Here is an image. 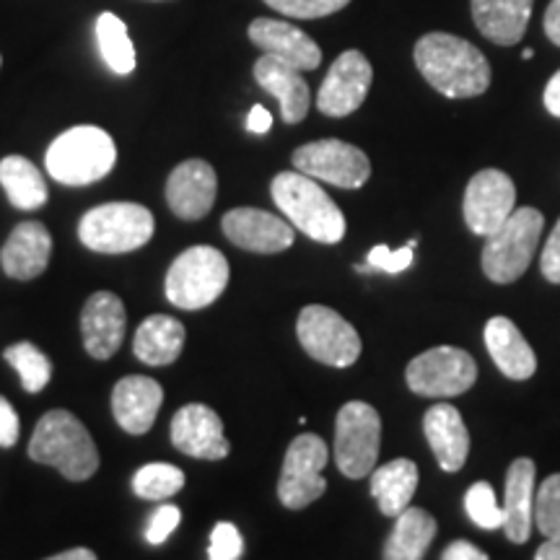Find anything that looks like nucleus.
I'll use <instances>...</instances> for the list:
<instances>
[{
  "label": "nucleus",
  "mask_w": 560,
  "mask_h": 560,
  "mask_svg": "<svg viewBox=\"0 0 560 560\" xmlns=\"http://www.w3.org/2000/svg\"><path fill=\"white\" fill-rule=\"evenodd\" d=\"M416 66L439 94L450 100H472L490 86V62L472 42L446 32H431L418 39Z\"/></svg>",
  "instance_id": "f257e3e1"
},
{
  "label": "nucleus",
  "mask_w": 560,
  "mask_h": 560,
  "mask_svg": "<svg viewBox=\"0 0 560 560\" xmlns=\"http://www.w3.org/2000/svg\"><path fill=\"white\" fill-rule=\"evenodd\" d=\"M272 202L280 213L319 244H338L346 236V215L330 195L322 190L319 179L301 172H280L270 185Z\"/></svg>",
  "instance_id": "f03ea898"
},
{
  "label": "nucleus",
  "mask_w": 560,
  "mask_h": 560,
  "mask_svg": "<svg viewBox=\"0 0 560 560\" xmlns=\"http://www.w3.org/2000/svg\"><path fill=\"white\" fill-rule=\"evenodd\" d=\"M30 457L50 465L66 480L83 482L100 470V452L94 439L73 412L50 410L39 418L30 441Z\"/></svg>",
  "instance_id": "7ed1b4c3"
},
{
  "label": "nucleus",
  "mask_w": 560,
  "mask_h": 560,
  "mask_svg": "<svg viewBox=\"0 0 560 560\" xmlns=\"http://www.w3.org/2000/svg\"><path fill=\"white\" fill-rule=\"evenodd\" d=\"M117 145L107 130L96 125H75L52 140L45 166L55 182L83 187L100 182L115 170Z\"/></svg>",
  "instance_id": "20e7f679"
},
{
  "label": "nucleus",
  "mask_w": 560,
  "mask_h": 560,
  "mask_svg": "<svg viewBox=\"0 0 560 560\" xmlns=\"http://www.w3.org/2000/svg\"><path fill=\"white\" fill-rule=\"evenodd\" d=\"M545 215L537 208H516L501 229L486 236L482 272L493 283H514L527 272L540 244Z\"/></svg>",
  "instance_id": "39448f33"
},
{
  "label": "nucleus",
  "mask_w": 560,
  "mask_h": 560,
  "mask_svg": "<svg viewBox=\"0 0 560 560\" xmlns=\"http://www.w3.org/2000/svg\"><path fill=\"white\" fill-rule=\"evenodd\" d=\"M229 285V260L215 247L185 249L166 272V299L179 310L198 312L221 299Z\"/></svg>",
  "instance_id": "423d86ee"
},
{
  "label": "nucleus",
  "mask_w": 560,
  "mask_h": 560,
  "mask_svg": "<svg viewBox=\"0 0 560 560\" xmlns=\"http://www.w3.org/2000/svg\"><path fill=\"white\" fill-rule=\"evenodd\" d=\"M153 215L138 202H107L91 208L79 223L83 247L102 255H125L151 242Z\"/></svg>",
  "instance_id": "0eeeda50"
},
{
  "label": "nucleus",
  "mask_w": 560,
  "mask_h": 560,
  "mask_svg": "<svg viewBox=\"0 0 560 560\" xmlns=\"http://www.w3.org/2000/svg\"><path fill=\"white\" fill-rule=\"evenodd\" d=\"M382 446V418L366 402H346L335 420V462L350 480L374 472Z\"/></svg>",
  "instance_id": "6e6552de"
},
{
  "label": "nucleus",
  "mask_w": 560,
  "mask_h": 560,
  "mask_svg": "<svg viewBox=\"0 0 560 560\" xmlns=\"http://www.w3.org/2000/svg\"><path fill=\"white\" fill-rule=\"evenodd\" d=\"M408 387L431 400H452L465 395L478 380V363L467 350L439 346L416 355L405 371Z\"/></svg>",
  "instance_id": "1a4fd4ad"
},
{
  "label": "nucleus",
  "mask_w": 560,
  "mask_h": 560,
  "mask_svg": "<svg viewBox=\"0 0 560 560\" xmlns=\"http://www.w3.org/2000/svg\"><path fill=\"white\" fill-rule=\"evenodd\" d=\"M301 348L325 366L348 369L359 361L361 338L355 327L330 306H304L296 322Z\"/></svg>",
  "instance_id": "9d476101"
},
{
  "label": "nucleus",
  "mask_w": 560,
  "mask_h": 560,
  "mask_svg": "<svg viewBox=\"0 0 560 560\" xmlns=\"http://www.w3.org/2000/svg\"><path fill=\"white\" fill-rule=\"evenodd\" d=\"M327 457L330 452L317 433H301L291 441L278 480V499L285 509H306L325 495L327 480L322 470L327 467Z\"/></svg>",
  "instance_id": "9b49d317"
},
{
  "label": "nucleus",
  "mask_w": 560,
  "mask_h": 560,
  "mask_svg": "<svg viewBox=\"0 0 560 560\" xmlns=\"http://www.w3.org/2000/svg\"><path fill=\"white\" fill-rule=\"evenodd\" d=\"M293 170L310 177L340 187V190H359L371 177V161L359 145L338 138L314 140L293 151Z\"/></svg>",
  "instance_id": "f8f14e48"
},
{
  "label": "nucleus",
  "mask_w": 560,
  "mask_h": 560,
  "mask_svg": "<svg viewBox=\"0 0 560 560\" xmlns=\"http://www.w3.org/2000/svg\"><path fill=\"white\" fill-rule=\"evenodd\" d=\"M462 210H465V223L472 234L490 236L516 210L514 182L499 170L478 172L467 185Z\"/></svg>",
  "instance_id": "ddd939ff"
},
{
  "label": "nucleus",
  "mask_w": 560,
  "mask_h": 560,
  "mask_svg": "<svg viewBox=\"0 0 560 560\" xmlns=\"http://www.w3.org/2000/svg\"><path fill=\"white\" fill-rule=\"evenodd\" d=\"M374 68L366 55L359 50H346L330 66V73L322 81L317 94V107L327 117H348L366 102Z\"/></svg>",
  "instance_id": "4468645a"
},
{
  "label": "nucleus",
  "mask_w": 560,
  "mask_h": 560,
  "mask_svg": "<svg viewBox=\"0 0 560 560\" xmlns=\"http://www.w3.org/2000/svg\"><path fill=\"white\" fill-rule=\"evenodd\" d=\"M174 450L192 459L221 462L229 457L231 444L223 436V420L208 405L192 402L174 412L172 418Z\"/></svg>",
  "instance_id": "2eb2a0df"
},
{
  "label": "nucleus",
  "mask_w": 560,
  "mask_h": 560,
  "mask_svg": "<svg viewBox=\"0 0 560 560\" xmlns=\"http://www.w3.org/2000/svg\"><path fill=\"white\" fill-rule=\"evenodd\" d=\"M223 234L240 249L255 255H278L289 249L293 240V223L260 208H234L223 215Z\"/></svg>",
  "instance_id": "dca6fc26"
},
{
  "label": "nucleus",
  "mask_w": 560,
  "mask_h": 560,
  "mask_svg": "<svg viewBox=\"0 0 560 560\" xmlns=\"http://www.w3.org/2000/svg\"><path fill=\"white\" fill-rule=\"evenodd\" d=\"M128 314L120 296L109 291H96L89 296L81 312V335L83 348L91 359L107 361L117 353L125 340Z\"/></svg>",
  "instance_id": "f3484780"
},
{
  "label": "nucleus",
  "mask_w": 560,
  "mask_h": 560,
  "mask_svg": "<svg viewBox=\"0 0 560 560\" xmlns=\"http://www.w3.org/2000/svg\"><path fill=\"white\" fill-rule=\"evenodd\" d=\"M219 179L215 170L202 159L182 161L166 179V202L177 219L198 221L206 219L215 202Z\"/></svg>",
  "instance_id": "a211bd4d"
},
{
  "label": "nucleus",
  "mask_w": 560,
  "mask_h": 560,
  "mask_svg": "<svg viewBox=\"0 0 560 560\" xmlns=\"http://www.w3.org/2000/svg\"><path fill=\"white\" fill-rule=\"evenodd\" d=\"M252 45L260 47L262 55L278 58L299 70H314L322 62V50L310 34L280 19H255L249 24Z\"/></svg>",
  "instance_id": "6ab92c4d"
},
{
  "label": "nucleus",
  "mask_w": 560,
  "mask_h": 560,
  "mask_svg": "<svg viewBox=\"0 0 560 560\" xmlns=\"http://www.w3.org/2000/svg\"><path fill=\"white\" fill-rule=\"evenodd\" d=\"M164 389L151 376H125L112 389V416L122 431L143 436L156 423Z\"/></svg>",
  "instance_id": "aec40b11"
},
{
  "label": "nucleus",
  "mask_w": 560,
  "mask_h": 560,
  "mask_svg": "<svg viewBox=\"0 0 560 560\" xmlns=\"http://www.w3.org/2000/svg\"><path fill=\"white\" fill-rule=\"evenodd\" d=\"M52 255V236L45 223L24 221L11 231L0 252L3 272L13 280H34L47 270Z\"/></svg>",
  "instance_id": "412c9836"
},
{
  "label": "nucleus",
  "mask_w": 560,
  "mask_h": 560,
  "mask_svg": "<svg viewBox=\"0 0 560 560\" xmlns=\"http://www.w3.org/2000/svg\"><path fill=\"white\" fill-rule=\"evenodd\" d=\"M304 70L289 66V62L270 58V55H262L260 60L255 62V81L268 91L270 96H276L280 104V115H283V122L299 125L310 115L312 107V94L310 83L304 81Z\"/></svg>",
  "instance_id": "4be33fe9"
},
{
  "label": "nucleus",
  "mask_w": 560,
  "mask_h": 560,
  "mask_svg": "<svg viewBox=\"0 0 560 560\" xmlns=\"http://www.w3.org/2000/svg\"><path fill=\"white\" fill-rule=\"evenodd\" d=\"M535 462L520 457L511 462L503 495V532L511 542L524 545L535 527Z\"/></svg>",
  "instance_id": "5701e85b"
},
{
  "label": "nucleus",
  "mask_w": 560,
  "mask_h": 560,
  "mask_svg": "<svg viewBox=\"0 0 560 560\" xmlns=\"http://www.w3.org/2000/svg\"><path fill=\"white\" fill-rule=\"evenodd\" d=\"M423 431L441 470L459 472L470 454V433L462 412L454 405H433L423 418Z\"/></svg>",
  "instance_id": "b1692460"
},
{
  "label": "nucleus",
  "mask_w": 560,
  "mask_h": 560,
  "mask_svg": "<svg viewBox=\"0 0 560 560\" xmlns=\"http://www.w3.org/2000/svg\"><path fill=\"white\" fill-rule=\"evenodd\" d=\"M486 348L503 376L514 382L529 380L537 371V355L520 327L509 317H490L486 322Z\"/></svg>",
  "instance_id": "393cba45"
},
{
  "label": "nucleus",
  "mask_w": 560,
  "mask_h": 560,
  "mask_svg": "<svg viewBox=\"0 0 560 560\" xmlns=\"http://www.w3.org/2000/svg\"><path fill=\"white\" fill-rule=\"evenodd\" d=\"M535 0H472V19L482 37L511 47L522 42Z\"/></svg>",
  "instance_id": "a878e982"
},
{
  "label": "nucleus",
  "mask_w": 560,
  "mask_h": 560,
  "mask_svg": "<svg viewBox=\"0 0 560 560\" xmlns=\"http://www.w3.org/2000/svg\"><path fill=\"white\" fill-rule=\"evenodd\" d=\"M185 348V325L170 314H153L140 322L132 340V353L145 366H170Z\"/></svg>",
  "instance_id": "bb28decb"
},
{
  "label": "nucleus",
  "mask_w": 560,
  "mask_h": 560,
  "mask_svg": "<svg viewBox=\"0 0 560 560\" xmlns=\"http://www.w3.org/2000/svg\"><path fill=\"white\" fill-rule=\"evenodd\" d=\"M418 488V465L412 459H392L371 472V495L384 516H397L410 506Z\"/></svg>",
  "instance_id": "cd10ccee"
},
{
  "label": "nucleus",
  "mask_w": 560,
  "mask_h": 560,
  "mask_svg": "<svg viewBox=\"0 0 560 560\" xmlns=\"http://www.w3.org/2000/svg\"><path fill=\"white\" fill-rule=\"evenodd\" d=\"M436 520L429 511L408 506L402 514L395 516V529H392L387 545H384V558L387 560H420L431 548L436 537Z\"/></svg>",
  "instance_id": "c85d7f7f"
},
{
  "label": "nucleus",
  "mask_w": 560,
  "mask_h": 560,
  "mask_svg": "<svg viewBox=\"0 0 560 560\" xmlns=\"http://www.w3.org/2000/svg\"><path fill=\"white\" fill-rule=\"evenodd\" d=\"M0 185L11 206L19 210H37L47 202V182L42 172L24 156H5L0 161Z\"/></svg>",
  "instance_id": "c756f323"
},
{
  "label": "nucleus",
  "mask_w": 560,
  "mask_h": 560,
  "mask_svg": "<svg viewBox=\"0 0 560 560\" xmlns=\"http://www.w3.org/2000/svg\"><path fill=\"white\" fill-rule=\"evenodd\" d=\"M96 45L112 73L130 75L136 70V47L120 16L107 11L96 19Z\"/></svg>",
  "instance_id": "7c9ffc66"
},
{
  "label": "nucleus",
  "mask_w": 560,
  "mask_h": 560,
  "mask_svg": "<svg viewBox=\"0 0 560 560\" xmlns=\"http://www.w3.org/2000/svg\"><path fill=\"white\" fill-rule=\"evenodd\" d=\"M3 359L19 371L21 387L32 395H37L52 380V363L34 342H13L11 348L3 350Z\"/></svg>",
  "instance_id": "2f4dec72"
},
{
  "label": "nucleus",
  "mask_w": 560,
  "mask_h": 560,
  "mask_svg": "<svg viewBox=\"0 0 560 560\" xmlns=\"http://www.w3.org/2000/svg\"><path fill=\"white\" fill-rule=\"evenodd\" d=\"M185 488V472L170 462H151L132 478V490L143 501H166Z\"/></svg>",
  "instance_id": "473e14b6"
},
{
  "label": "nucleus",
  "mask_w": 560,
  "mask_h": 560,
  "mask_svg": "<svg viewBox=\"0 0 560 560\" xmlns=\"http://www.w3.org/2000/svg\"><path fill=\"white\" fill-rule=\"evenodd\" d=\"M465 509H467V516H470L480 529L503 527V506H499L493 488H490V482L486 480L475 482V486L467 490Z\"/></svg>",
  "instance_id": "72a5a7b5"
},
{
  "label": "nucleus",
  "mask_w": 560,
  "mask_h": 560,
  "mask_svg": "<svg viewBox=\"0 0 560 560\" xmlns=\"http://www.w3.org/2000/svg\"><path fill=\"white\" fill-rule=\"evenodd\" d=\"M535 524L545 537H560V472L545 478L537 488Z\"/></svg>",
  "instance_id": "f704fd0d"
},
{
  "label": "nucleus",
  "mask_w": 560,
  "mask_h": 560,
  "mask_svg": "<svg viewBox=\"0 0 560 560\" xmlns=\"http://www.w3.org/2000/svg\"><path fill=\"white\" fill-rule=\"evenodd\" d=\"M262 3L291 19H322L342 11L350 0H262Z\"/></svg>",
  "instance_id": "c9c22d12"
},
{
  "label": "nucleus",
  "mask_w": 560,
  "mask_h": 560,
  "mask_svg": "<svg viewBox=\"0 0 560 560\" xmlns=\"http://www.w3.org/2000/svg\"><path fill=\"white\" fill-rule=\"evenodd\" d=\"M244 556V537L231 522H219L210 532V560H240Z\"/></svg>",
  "instance_id": "e433bc0d"
},
{
  "label": "nucleus",
  "mask_w": 560,
  "mask_h": 560,
  "mask_svg": "<svg viewBox=\"0 0 560 560\" xmlns=\"http://www.w3.org/2000/svg\"><path fill=\"white\" fill-rule=\"evenodd\" d=\"M416 244L418 242L412 240L400 249H389L387 244H380V247H374L369 252L366 262L374 270H384V272H392V276H395V272L408 270L412 265V252H416Z\"/></svg>",
  "instance_id": "4c0bfd02"
},
{
  "label": "nucleus",
  "mask_w": 560,
  "mask_h": 560,
  "mask_svg": "<svg viewBox=\"0 0 560 560\" xmlns=\"http://www.w3.org/2000/svg\"><path fill=\"white\" fill-rule=\"evenodd\" d=\"M179 522H182V511L177 506H172V503H164V506H159L151 514L149 527H145V540L151 545L166 542L172 532L179 527Z\"/></svg>",
  "instance_id": "58836bf2"
},
{
  "label": "nucleus",
  "mask_w": 560,
  "mask_h": 560,
  "mask_svg": "<svg viewBox=\"0 0 560 560\" xmlns=\"http://www.w3.org/2000/svg\"><path fill=\"white\" fill-rule=\"evenodd\" d=\"M540 270L550 283H560V219L552 229L550 240L545 242L542 255H540Z\"/></svg>",
  "instance_id": "ea45409f"
},
{
  "label": "nucleus",
  "mask_w": 560,
  "mask_h": 560,
  "mask_svg": "<svg viewBox=\"0 0 560 560\" xmlns=\"http://www.w3.org/2000/svg\"><path fill=\"white\" fill-rule=\"evenodd\" d=\"M19 433H21V425H19L16 410H13V405L0 395V450H11V446H16Z\"/></svg>",
  "instance_id": "a19ab883"
},
{
  "label": "nucleus",
  "mask_w": 560,
  "mask_h": 560,
  "mask_svg": "<svg viewBox=\"0 0 560 560\" xmlns=\"http://www.w3.org/2000/svg\"><path fill=\"white\" fill-rule=\"evenodd\" d=\"M441 558L444 560H486L488 556L480 548H475L472 542L457 540V542L446 545V550L441 552Z\"/></svg>",
  "instance_id": "79ce46f5"
},
{
  "label": "nucleus",
  "mask_w": 560,
  "mask_h": 560,
  "mask_svg": "<svg viewBox=\"0 0 560 560\" xmlns=\"http://www.w3.org/2000/svg\"><path fill=\"white\" fill-rule=\"evenodd\" d=\"M272 125V115L268 109L262 107V104H255L252 112L247 115V130L255 132V136H265V132L270 130Z\"/></svg>",
  "instance_id": "37998d69"
},
{
  "label": "nucleus",
  "mask_w": 560,
  "mask_h": 560,
  "mask_svg": "<svg viewBox=\"0 0 560 560\" xmlns=\"http://www.w3.org/2000/svg\"><path fill=\"white\" fill-rule=\"evenodd\" d=\"M545 34L552 45L560 47V0H550L548 11H545Z\"/></svg>",
  "instance_id": "c03bdc74"
},
{
  "label": "nucleus",
  "mask_w": 560,
  "mask_h": 560,
  "mask_svg": "<svg viewBox=\"0 0 560 560\" xmlns=\"http://www.w3.org/2000/svg\"><path fill=\"white\" fill-rule=\"evenodd\" d=\"M542 100H545V107H548L550 115L560 117V70L548 81V86H545Z\"/></svg>",
  "instance_id": "a18cd8bd"
},
{
  "label": "nucleus",
  "mask_w": 560,
  "mask_h": 560,
  "mask_svg": "<svg viewBox=\"0 0 560 560\" xmlns=\"http://www.w3.org/2000/svg\"><path fill=\"white\" fill-rule=\"evenodd\" d=\"M537 560H560V537H548L535 552Z\"/></svg>",
  "instance_id": "49530a36"
},
{
  "label": "nucleus",
  "mask_w": 560,
  "mask_h": 560,
  "mask_svg": "<svg viewBox=\"0 0 560 560\" xmlns=\"http://www.w3.org/2000/svg\"><path fill=\"white\" fill-rule=\"evenodd\" d=\"M52 560H96V552L86 548H75L68 552H58V556H52Z\"/></svg>",
  "instance_id": "de8ad7c7"
},
{
  "label": "nucleus",
  "mask_w": 560,
  "mask_h": 560,
  "mask_svg": "<svg viewBox=\"0 0 560 560\" xmlns=\"http://www.w3.org/2000/svg\"><path fill=\"white\" fill-rule=\"evenodd\" d=\"M522 58H524V60H532V58H535V50H529V47H527V50L522 52Z\"/></svg>",
  "instance_id": "09e8293b"
},
{
  "label": "nucleus",
  "mask_w": 560,
  "mask_h": 560,
  "mask_svg": "<svg viewBox=\"0 0 560 560\" xmlns=\"http://www.w3.org/2000/svg\"><path fill=\"white\" fill-rule=\"evenodd\" d=\"M0 62H3V58H0Z\"/></svg>",
  "instance_id": "8fccbe9b"
}]
</instances>
